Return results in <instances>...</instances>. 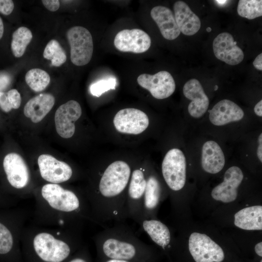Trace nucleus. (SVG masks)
<instances>
[{
	"label": "nucleus",
	"mask_w": 262,
	"mask_h": 262,
	"mask_svg": "<svg viewBox=\"0 0 262 262\" xmlns=\"http://www.w3.org/2000/svg\"><path fill=\"white\" fill-rule=\"evenodd\" d=\"M100 260L115 259L134 262H153L152 248L138 238L122 223L106 227L95 237Z\"/></svg>",
	"instance_id": "obj_1"
},
{
	"label": "nucleus",
	"mask_w": 262,
	"mask_h": 262,
	"mask_svg": "<svg viewBox=\"0 0 262 262\" xmlns=\"http://www.w3.org/2000/svg\"><path fill=\"white\" fill-rule=\"evenodd\" d=\"M186 163L181 150L172 148L165 154L162 164V172L164 181L173 191L184 187L186 181Z\"/></svg>",
	"instance_id": "obj_2"
},
{
	"label": "nucleus",
	"mask_w": 262,
	"mask_h": 262,
	"mask_svg": "<svg viewBox=\"0 0 262 262\" xmlns=\"http://www.w3.org/2000/svg\"><path fill=\"white\" fill-rule=\"evenodd\" d=\"M41 195L53 209L63 212L78 213L82 211V201L73 191L63 188L57 184L44 185Z\"/></svg>",
	"instance_id": "obj_3"
},
{
	"label": "nucleus",
	"mask_w": 262,
	"mask_h": 262,
	"mask_svg": "<svg viewBox=\"0 0 262 262\" xmlns=\"http://www.w3.org/2000/svg\"><path fill=\"white\" fill-rule=\"evenodd\" d=\"M66 36L70 47L72 63L77 66L88 64L92 58L94 48L90 32L84 27L76 26L67 31Z\"/></svg>",
	"instance_id": "obj_4"
},
{
	"label": "nucleus",
	"mask_w": 262,
	"mask_h": 262,
	"mask_svg": "<svg viewBox=\"0 0 262 262\" xmlns=\"http://www.w3.org/2000/svg\"><path fill=\"white\" fill-rule=\"evenodd\" d=\"M33 246L39 257L46 262H62L71 252L68 244L47 232L37 234L33 239Z\"/></svg>",
	"instance_id": "obj_5"
},
{
	"label": "nucleus",
	"mask_w": 262,
	"mask_h": 262,
	"mask_svg": "<svg viewBox=\"0 0 262 262\" xmlns=\"http://www.w3.org/2000/svg\"><path fill=\"white\" fill-rule=\"evenodd\" d=\"M147 177L143 169H134L131 172L127 188L126 203L127 218L132 219L137 223L142 218Z\"/></svg>",
	"instance_id": "obj_6"
},
{
	"label": "nucleus",
	"mask_w": 262,
	"mask_h": 262,
	"mask_svg": "<svg viewBox=\"0 0 262 262\" xmlns=\"http://www.w3.org/2000/svg\"><path fill=\"white\" fill-rule=\"evenodd\" d=\"M188 247L195 262H222L225 259L222 248L205 234L192 233Z\"/></svg>",
	"instance_id": "obj_7"
},
{
	"label": "nucleus",
	"mask_w": 262,
	"mask_h": 262,
	"mask_svg": "<svg viewBox=\"0 0 262 262\" xmlns=\"http://www.w3.org/2000/svg\"><path fill=\"white\" fill-rule=\"evenodd\" d=\"M149 123V118L146 113L133 108L119 110L113 119V123L117 131L130 134L141 133L147 129Z\"/></svg>",
	"instance_id": "obj_8"
},
{
	"label": "nucleus",
	"mask_w": 262,
	"mask_h": 262,
	"mask_svg": "<svg viewBox=\"0 0 262 262\" xmlns=\"http://www.w3.org/2000/svg\"><path fill=\"white\" fill-rule=\"evenodd\" d=\"M138 84L148 90L155 98H168L176 88L175 81L170 73L161 71L154 75L142 74L137 79Z\"/></svg>",
	"instance_id": "obj_9"
},
{
	"label": "nucleus",
	"mask_w": 262,
	"mask_h": 262,
	"mask_svg": "<svg viewBox=\"0 0 262 262\" xmlns=\"http://www.w3.org/2000/svg\"><path fill=\"white\" fill-rule=\"evenodd\" d=\"M151 43L148 34L139 29L121 30L114 39V45L117 49L135 53H142L147 51Z\"/></svg>",
	"instance_id": "obj_10"
},
{
	"label": "nucleus",
	"mask_w": 262,
	"mask_h": 262,
	"mask_svg": "<svg viewBox=\"0 0 262 262\" xmlns=\"http://www.w3.org/2000/svg\"><path fill=\"white\" fill-rule=\"evenodd\" d=\"M82 108L80 104L70 100L61 105L56 110L55 124L58 134L64 138H69L75 131V122L81 117Z\"/></svg>",
	"instance_id": "obj_11"
},
{
	"label": "nucleus",
	"mask_w": 262,
	"mask_h": 262,
	"mask_svg": "<svg viewBox=\"0 0 262 262\" xmlns=\"http://www.w3.org/2000/svg\"><path fill=\"white\" fill-rule=\"evenodd\" d=\"M37 163L42 178L52 183L65 182L72 176V169L69 165L50 155H40Z\"/></svg>",
	"instance_id": "obj_12"
},
{
	"label": "nucleus",
	"mask_w": 262,
	"mask_h": 262,
	"mask_svg": "<svg viewBox=\"0 0 262 262\" xmlns=\"http://www.w3.org/2000/svg\"><path fill=\"white\" fill-rule=\"evenodd\" d=\"M244 178L241 169L236 166L229 167L224 174V180L212 190V197L224 203L234 201L237 196V189Z\"/></svg>",
	"instance_id": "obj_13"
},
{
	"label": "nucleus",
	"mask_w": 262,
	"mask_h": 262,
	"mask_svg": "<svg viewBox=\"0 0 262 262\" xmlns=\"http://www.w3.org/2000/svg\"><path fill=\"white\" fill-rule=\"evenodd\" d=\"M213 47L215 57L229 65L239 64L244 59L243 50L229 33L224 32L219 34L214 39Z\"/></svg>",
	"instance_id": "obj_14"
},
{
	"label": "nucleus",
	"mask_w": 262,
	"mask_h": 262,
	"mask_svg": "<svg viewBox=\"0 0 262 262\" xmlns=\"http://www.w3.org/2000/svg\"><path fill=\"white\" fill-rule=\"evenodd\" d=\"M3 166L8 181L13 187L21 189L27 185L29 180L28 168L19 154L12 152L6 155Z\"/></svg>",
	"instance_id": "obj_15"
},
{
	"label": "nucleus",
	"mask_w": 262,
	"mask_h": 262,
	"mask_svg": "<svg viewBox=\"0 0 262 262\" xmlns=\"http://www.w3.org/2000/svg\"><path fill=\"white\" fill-rule=\"evenodd\" d=\"M184 96L191 100L188 107L190 115L194 118H199L207 111L209 99L200 82L196 79L187 81L183 86Z\"/></svg>",
	"instance_id": "obj_16"
},
{
	"label": "nucleus",
	"mask_w": 262,
	"mask_h": 262,
	"mask_svg": "<svg viewBox=\"0 0 262 262\" xmlns=\"http://www.w3.org/2000/svg\"><path fill=\"white\" fill-rule=\"evenodd\" d=\"M243 110L237 104L227 99L217 102L210 112L209 119L215 126H223L241 120Z\"/></svg>",
	"instance_id": "obj_17"
},
{
	"label": "nucleus",
	"mask_w": 262,
	"mask_h": 262,
	"mask_svg": "<svg viewBox=\"0 0 262 262\" xmlns=\"http://www.w3.org/2000/svg\"><path fill=\"white\" fill-rule=\"evenodd\" d=\"M173 9L176 22L180 32L186 35H193L199 31L200 20L185 2L177 1Z\"/></svg>",
	"instance_id": "obj_18"
},
{
	"label": "nucleus",
	"mask_w": 262,
	"mask_h": 262,
	"mask_svg": "<svg viewBox=\"0 0 262 262\" xmlns=\"http://www.w3.org/2000/svg\"><path fill=\"white\" fill-rule=\"evenodd\" d=\"M162 196V189L159 180L155 175H149L147 177L141 219L154 218L155 213L161 201Z\"/></svg>",
	"instance_id": "obj_19"
},
{
	"label": "nucleus",
	"mask_w": 262,
	"mask_h": 262,
	"mask_svg": "<svg viewBox=\"0 0 262 262\" xmlns=\"http://www.w3.org/2000/svg\"><path fill=\"white\" fill-rule=\"evenodd\" d=\"M150 16L164 38L172 40L179 36L180 32L170 9L164 6H155L150 11Z\"/></svg>",
	"instance_id": "obj_20"
},
{
	"label": "nucleus",
	"mask_w": 262,
	"mask_h": 262,
	"mask_svg": "<svg viewBox=\"0 0 262 262\" xmlns=\"http://www.w3.org/2000/svg\"><path fill=\"white\" fill-rule=\"evenodd\" d=\"M225 163V156L219 145L213 141L206 142L202 148L203 169L208 173L216 174L223 168Z\"/></svg>",
	"instance_id": "obj_21"
},
{
	"label": "nucleus",
	"mask_w": 262,
	"mask_h": 262,
	"mask_svg": "<svg viewBox=\"0 0 262 262\" xmlns=\"http://www.w3.org/2000/svg\"><path fill=\"white\" fill-rule=\"evenodd\" d=\"M55 103V98L50 94H39L30 99L24 108V115L36 123L49 113Z\"/></svg>",
	"instance_id": "obj_22"
},
{
	"label": "nucleus",
	"mask_w": 262,
	"mask_h": 262,
	"mask_svg": "<svg viewBox=\"0 0 262 262\" xmlns=\"http://www.w3.org/2000/svg\"><path fill=\"white\" fill-rule=\"evenodd\" d=\"M138 224L152 241L164 250L170 247L171 232L165 224L154 218L142 219Z\"/></svg>",
	"instance_id": "obj_23"
},
{
	"label": "nucleus",
	"mask_w": 262,
	"mask_h": 262,
	"mask_svg": "<svg viewBox=\"0 0 262 262\" xmlns=\"http://www.w3.org/2000/svg\"><path fill=\"white\" fill-rule=\"evenodd\" d=\"M234 223L245 230H262V206L255 205L239 211L234 215Z\"/></svg>",
	"instance_id": "obj_24"
},
{
	"label": "nucleus",
	"mask_w": 262,
	"mask_h": 262,
	"mask_svg": "<svg viewBox=\"0 0 262 262\" xmlns=\"http://www.w3.org/2000/svg\"><path fill=\"white\" fill-rule=\"evenodd\" d=\"M32 38L31 31L25 27H20L13 33L11 46L15 57H20L24 54Z\"/></svg>",
	"instance_id": "obj_25"
},
{
	"label": "nucleus",
	"mask_w": 262,
	"mask_h": 262,
	"mask_svg": "<svg viewBox=\"0 0 262 262\" xmlns=\"http://www.w3.org/2000/svg\"><path fill=\"white\" fill-rule=\"evenodd\" d=\"M25 81L33 90L39 92L44 90L49 85L50 76L41 69L33 68L26 74Z\"/></svg>",
	"instance_id": "obj_26"
},
{
	"label": "nucleus",
	"mask_w": 262,
	"mask_h": 262,
	"mask_svg": "<svg viewBox=\"0 0 262 262\" xmlns=\"http://www.w3.org/2000/svg\"><path fill=\"white\" fill-rule=\"evenodd\" d=\"M44 58L50 60L54 66H60L66 60V55L59 42L52 39L46 45L43 52Z\"/></svg>",
	"instance_id": "obj_27"
},
{
	"label": "nucleus",
	"mask_w": 262,
	"mask_h": 262,
	"mask_svg": "<svg viewBox=\"0 0 262 262\" xmlns=\"http://www.w3.org/2000/svg\"><path fill=\"white\" fill-rule=\"evenodd\" d=\"M238 15L248 19H253L262 16V0H240L238 3Z\"/></svg>",
	"instance_id": "obj_28"
},
{
	"label": "nucleus",
	"mask_w": 262,
	"mask_h": 262,
	"mask_svg": "<svg viewBox=\"0 0 262 262\" xmlns=\"http://www.w3.org/2000/svg\"><path fill=\"white\" fill-rule=\"evenodd\" d=\"M116 85V81L115 78L101 80L91 84L90 91L93 96L99 97L103 93L110 90H115Z\"/></svg>",
	"instance_id": "obj_29"
},
{
	"label": "nucleus",
	"mask_w": 262,
	"mask_h": 262,
	"mask_svg": "<svg viewBox=\"0 0 262 262\" xmlns=\"http://www.w3.org/2000/svg\"><path fill=\"white\" fill-rule=\"evenodd\" d=\"M13 245V238L10 231L0 223V254L8 253Z\"/></svg>",
	"instance_id": "obj_30"
},
{
	"label": "nucleus",
	"mask_w": 262,
	"mask_h": 262,
	"mask_svg": "<svg viewBox=\"0 0 262 262\" xmlns=\"http://www.w3.org/2000/svg\"><path fill=\"white\" fill-rule=\"evenodd\" d=\"M7 95L12 108L14 109L19 108L21 102V98L18 91L15 89H12L7 92Z\"/></svg>",
	"instance_id": "obj_31"
},
{
	"label": "nucleus",
	"mask_w": 262,
	"mask_h": 262,
	"mask_svg": "<svg viewBox=\"0 0 262 262\" xmlns=\"http://www.w3.org/2000/svg\"><path fill=\"white\" fill-rule=\"evenodd\" d=\"M14 8V2L11 0H0V13L4 15H10Z\"/></svg>",
	"instance_id": "obj_32"
},
{
	"label": "nucleus",
	"mask_w": 262,
	"mask_h": 262,
	"mask_svg": "<svg viewBox=\"0 0 262 262\" xmlns=\"http://www.w3.org/2000/svg\"><path fill=\"white\" fill-rule=\"evenodd\" d=\"M0 107L5 112H10L13 108L7 93L0 92Z\"/></svg>",
	"instance_id": "obj_33"
},
{
	"label": "nucleus",
	"mask_w": 262,
	"mask_h": 262,
	"mask_svg": "<svg viewBox=\"0 0 262 262\" xmlns=\"http://www.w3.org/2000/svg\"><path fill=\"white\" fill-rule=\"evenodd\" d=\"M42 3L49 11L55 12L60 7V1L58 0H42Z\"/></svg>",
	"instance_id": "obj_34"
},
{
	"label": "nucleus",
	"mask_w": 262,
	"mask_h": 262,
	"mask_svg": "<svg viewBox=\"0 0 262 262\" xmlns=\"http://www.w3.org/2000/svg\"><path fill=\"white\" fill-rule=\"evenodd\" d=\"M10 79L9 76L6 75H0V92L1 90L6 88L10 84Z\"/></svg>",
	"instance_id": "obj_35"
},
{
	"label": "nucleus",
	"mask_w": 262,
	"mask_h": 262,
	"mask_svg": "<svg viewBox=\"0 0 262 262\" xmlns=\"http://www.w3.org/2000/svg\"><path fill=\"white\" fill-rule=\"evenodd\" d=\"M254 66L257 69L262 70V53L258 55L253 62Z\"/></svg>",
	"instance_id": "obj_36"
},
{
	"label": "nucleus",
	"mask_w": 262,
	"mask_h": 262,
	"mask_svg": "<svg viewBox=\"0 0 262 262\" xmlns=\"http://www.w3.org/2000/svg\"><path fill=\"white\" fill-rule=\"evenodd\" d=\"M259 146L257 148V156L261 161L262 162V134L261 133L258 138Z\"/></svg>",
	"instance_id": "obj_37"
},
{
	"label": "nucleus",
	"mask_w": 262,
	"mask_h": 262,
	"mask_svg": "<svg viewBox=\"0 0 262 262\" xmlns=\"http://www.w3.org/2000/svg\"><path fill=\"white\" fill-rule=\"evenodd\" d=\"M262 100L258 102L254 107V112L259 116H262Z\"/></svg>",
	"instance_id": "obj_38"
},
{
	"label": "nucleus",
	"mask_w": 262,
	"mask_h": 262,
	"mask_svg": "<svg viewBox=\"0 0 262 262\" xmlns=\"http://www.w3.org/2000/svg\"><path fill=\"white\" fill-rule=\"evenodd\" d=\"M68 262H89L88 259L85 258L83 256H77L76 257Z\"/></svg>",
	"instance_id": "obj_39"
},
{
	"label": "nucleus",
	"mask_w": 262,
	"mask_h": 262,
	"mask_svg": "<svg viewBox=\"0 0 262 262\" xmlns=\"http://www.w3.org/2000/svg\"><path fill=\"white\" fill-rule=\"evenodd\" d=\"M255 251L259 256H262V242L257 244L255 246Z\"/></svg>",
	"instance_id": "obj_40"
},
{
	"label": "nucleus",
	"mask_w": 262,
	"mask_h": 262,
	"mask_svg": "<svg viewBox=\"0 0 262 262\" xmlns=\"http://www.w3.org/2000/svg\"><path fill=\"white\" fill-rule=\"evenodd\" d=\"M99 262H131V261L120 260H115V259H105V260H100Z\"/></svg>",
	"instance_id": "obj_41"
},
{
	"label": "nucleus",
	"mask_w": 262,
	"mask_h": 262,
	"mask_svg": "<svg viewBox=\"0 0 262 262\" xmlns=\"http://www.w3.org/2000/svg\"><path fill=\"white\" fill-rule=\"evenodd\" d=\"M4 32V26L2 20L0 17V39L2 38Z\"/></svg>",
	"instance_id": "obj_42"
},
{
	"label": "nucleus",
	"mask_w": 262,
	"mask_h": 262,
	"mask_svg": "<svg viewBox=\"0 0 262 262\" xmlns=\"http://www.w3.org/2000/svg\"><path fill=\"white\" fill-rule=\"evenodd\" d=\"M215 1H216L217 3L221 5L222 4H224L225 3H226L228 1L227 0H216Z\"/></svg>",
	"instance_id": "obj_43"
},
{
	"label": "nucleus",
	"mask_w": 262,
	"mask_h": 262,
	"mask_svg": "<svg viewBox=\"0 0 262 262\" xmlns=\"http://www.w3.org/2000/svg\"><path fill=\"white\" fill-rule=\"evenodd\" d=\"M207 31L208 32H210V31H211V28H209H209H207Z\"/></svg>",
	"instance_id": "obj_44"
},
{
	"label": "nucleus",
	"mask_w": 262,
	"mask_h": 262,
	"mask_svg": "<svg viewBox=\"0 0 262 262\" xmlns=\"http://www.w3.org/2000/svg\"><path fill=\"white\" fill-rule=\"evenodd\" d=\"M218 89V86L217 85L215 86V90H217Z\"/></svg>",
	"instance_id": "obj_45"
},
{
	"label": "nucleus",
	"mask_w": 262,
	"mask_h": 262,
	"mask_svg": "<svg viewBox=\"0 0 262 262\" xmlns=\"http://www.w3.org/2000/svg\"><path fill=\"white\" fill-rule=\"evenodd\" d=\"M260 262H262V260H261Z\"/></svg>",
	"instance_id": "obj_46"
}]
</instances>
